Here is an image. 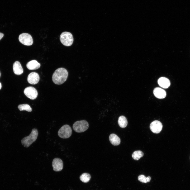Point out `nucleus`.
<instances>
[{
	"instance_id": "18",
	"label": "nucleus",
	"mask_w": 190,
	"mask_h": 190,
	"mask_svg": "<svg viewBox=\"0 0 190 190\" xmlns=\"http://www.w3.org/2000/svg\"><path fill=\"white\" fill-rule=\"evenodd\" d=\"M91 178V177L90 174L87 173L82 174L80 177V180L83 182L85 183L88 182Z\"/></svg>"
},
{
	"instance_id": "7",
	"label": "nucleus",
	"mask_w": 190,
	"mask_h": 190,
	"mask_svg": "<svg viewBox=\"0 0 190 190\" xmlns=\"http://www.w3.org/2000/svg\"><path fill=\"white\" fill-rule=\"evenodd\" d=\"M24 93L27 97L32 100L36 99L38 95V92L36 89L31 86L26 88L24 90Z\"/></svg>"
},
{
	"instance_id": "21",
	"label": "nucleus",
	"mask_w": 190,
	"mask_h": 190,
	"mask_svg": "<svg viewBox=\"0 0 190 190\" xmlns=\"http://www.w3.org/2000/svg\"><path fill=\"white\" fill-rule=\"evenodd\" d=\"M4 35L3 34L0 32V40L3 37Z\"/></svg>"
},
{
	"instance_id": "16",
	"label": "nucleus",
	"mask_w": 190,
	"mask_h": 190,
	"mask_svg": "<svg viewBox=\"0 0 190 190\" xmlns=\"http://www.w3.org/2000/svg\"><path fill=\"white\" fill-rule=\"evenodd\" d=\"M118 122L119 126L121 128L125 127L127 124V120L126 117L123 116H121L119 117Z\"/></svg>"
},
{
	"instance_id": "1",
	"label": "nucleus",
	"mask_w": 190,
	"mask_h": 190,
	"mask_svg": "<svg viewBox=\"0 0 190 190\" xmlns=\"http://www.w3.org/2000/svg\"><path fill=\"white\" fill-rule=\"evenodd\" d=\"M68 75L67 70L64 68H60L56 69L53 74L52 80L55 84L60 85L66 80Z\"/></svg>"
},
{
	"instance_id": "2",
	"label": "nucleus",
	"mask_w": 190,
	"mask_h": 190,
	"mask_svg": "<svg viewBox=\"0 0 190 190\" xmlns=\"http://www.w3.org/2000/svg\"><path fill=\"white\" fill-rule=\"evenodd\" d=\"M38 135L37 129L34 128L29 136L25 137L21 140L22 145L26 148L29 146L37 139Z\"/></svg>"
},
{
	"instance_id": "11",
	"label": "nucleus",
	"mask_w": 190,
	"mask_h": 190,
	"mask_svg": "<svg viewBox=\"0 0 190 190\" xmlns=\"http://www.w3.org/2000/svg\"><path fill=\"white\" fill-rule=\"evenodd\" d=\"M153 93L156 97L159 99L164 98L166 96L165 91L159 87L156 88L154 89Z\"/></svg>"
},
{
	"instance_id": "8",
	"label": "nucleus",
	"mask_w": 190,
	"mask_h": 190,
	"mask_svg": "<svg viewBox=\"0 0 190 190\" xmlns=\"http://www.w3.org/2000/svg\"><path fill=\"white\" fill-rule=\"evenodd\" d=\"M163 125L162 123L159 121L155 120L150 124V128L152 132L154 133H159L162 130Z\"/></svg>"
},
{
	"instance_id": "20",
	"label": "nucleus",
	"mask_w": 190,
	"mask_h": 190,
	"mask_svg": "<svg viewBox=\"0 0 190 190\" xmlns=\"http://www.w3.org/2000/svg\"><path fill=\"white\" fill-rule=\"evenodd\" d=\"M138 179V180L140 182L146 183L150 181L151 178L149 176L146 177L143 175H140L139 176Z\"/></svg>"
},
{
	"instance_id": "12",
	"label": "nucleus",
	"mask_w": 190,
	"mask_h": 190,
	"mask_svg": "<svg viewBox=\"0 0 190 190\" xmlns=\"http://www.w3.org/2000/svg\"><path fill=\"white\" fill-rule=\"evenodd\" d=\"M158 82L159 86L164 88H168L170 84L169 80L165 77L160 78L158 79Z\"/></svg>"
},
{
	"instance_id": "4",
	"label": "nucleus",
	"mask_w": 190,
	"mask_h": 190,
	"mask_svg": "<svg viewBox=\"0 0 190 190\" xmlns=\"http://www.w3.org/2000/svg\"><path fill=\"white\" fill-rule=\"evenodd\" d=\"M89 126L88 122L83 120L77 121L75 122L73 126V130L76 132L80 133L87 130Z\"/></svg>"
},
{
	"instance_id": "24",
	"label": "nucleus",
	"mask_w": 190,
	"mask_h": 190,
	"mask_svg": "<svg viewBox=\"0 0 190 190\" xmlns=\"http://www.w3.org/2000/svg\"></svg>"
},
{
	"instance_id": "23",
	"label": "nucleus",
	"mask_w": 190,
	"mask_h": 190,
	"mask_svg": "<svg viewBox=\"0 0 190 190\" xmlns=\"http://www.w3.org/2000/svg\"><path fill=\"white\" fill-rule=\"evenodd\" d=\"M0 76H1V73H0Z\"/></svg>"
},
{
	"instance_id": "5",
	"label": "nucleus",
	"mask_w": 190,
	"mask_h": 190,
	"mask_svg": "<svg viewBox=\"0 0 190 190\" xmlns=\"http://www.w3.org/2000/svg\"><path fill=\"white\" fill-rule=\"evenodd\" d=\"M72 134V130L71 127L68 125H65L59 129L58 132L59 136L63 139L69 138Z\"/></svg>"
},
{
	"instance_id": "13",
	"label": "nucleus",
	"mask_w": 190,
	"mask_h": 190,
	"mask_svg": "<svg viewBox=\"0 0 190 190\" xmlns=\"http://www.w3.org/2000/svg\"><path fill=\"white\" fill-rule=\"evenodd\" d=\"M13 70L14 73L17 75L22 74L23 72V69L19 62L16 61L13 65Z\"/></svg>"
},
{
	"instance_id": "15",
	"label": "nucleus",
	"mask_w": 190,
	"mask_h": 190,
	"mask_svg": "<svg viewBox=\"0 0 190 190\" xmlns=\"http://www.w3.org/2000/svg\"><path fill=\"white\" fill-rule=\"evenodd\" d=\"M109 139L110 142L114 146L118 145L120 144V139L115 134H111L109 136Z\"/></svg>"
},
{
	"instance_id": "6",
	"label": "nucleus",
	"mask_w": 190,
	"mask_h": 190,
	"mask_svg": "<svg viewBox=\"0 0 190 190\" xmlns=\"http://www.w3.org/2000/svg\"><path fill=\"white\" fill-rule=\"evenodd\" d=\"M20 42L26 46H30L33 43V40L31 36L26 33H22L19 35L18 38Z\"/></svg>"
},
{
	"instance_id": "14",
	"label": "nucleus",
	"mask_w": 190,
	"mask_h": 190,
	"mask_svg": "<svg viewBox=\"0 0 190 190\" xmlns=\"http://www.w3.org/2000/svg\"><path fill=\"white\" fill-rule=\"evenodd\" d=\"M40 66V64L35 60H32L26 64V67L29 70H36L39 69Z\"/></svg>"
},
{
	"instance_id": "19",
	"label": "nucleus",
	"mask_w": 190,
	"mask_h": 190,
	"mask_svg": "<svg viewBox=\"0 0 190 190\" xmlns=\"http://www.w3.org/2000/svg\"><path fill=\"white\" fill-rule=\"evenodd\" d=\"M18 107L20 111L25 110L28 112H31L32 111V109L30 106L27 104L19 105Z\"/></svg>"
},
{
	"instance_id": "10",
	"label": "nucleus",
	"mask_w": 190,
	"mask_h": 190,
	"mask_svg": "<svg viewBox=\"0 0 190 190\" xmlns=\"http://www.w3.org/2000/svg\"><path fill=\"white\" fill-rule=\"evenodd\" d=\"M40 77L38 74L35 72H32L28 75L27 80L29 83L32 84H35L39 81Z\"/></svg>"
},
{
	"instance_id": "3",
	"label": "nucleus",
	"mask_w": 190,
	"mask_h": 190,
	"mask_svg": "<svg viewBox=\"0 0 190 190\" xmlns=\"http://www.w3.org/2000/svg\"><path fill=\"white\" fill-rule=\"evenodd\" d=\"M60 39L63 44L67 46L71 45L74 40L72 34L68 32H63L60 36Z\"/></svg>"
},
{
	"instance_id": "17",
	"label": "nucleus",
	"mask_w": 190,
	"mask_h": 190,
	"mask_svg": "<svg viewBox=\"0 0 190 190\" xmlns=\"http://www.w3.org/2000/svg\"><path fill=\"white\" fill-rule=\"evenodd\" d=\"M144 155V153L141 151L137 150L135 151L132 155L133 159L135 160H139Z\"/></svg>"
},
{
	"instance_id": "9",
	"label": "nucleus",
	"mask_w": 190,
	"mask_h": 190,
	"mask_svg": "<svg viewBox=\"0 0 190 190\" xmlns=\"http://www.w3.org/2000/svg\"><path fill=\"white\" fill-rule=\"evenodd\" d=\"M52 165L53 170L56 172L61 171L63 168V162L61 159L58 158H55L53 159Z\"/></svg>"
},
{
	"instance_id": "22",
	"label": "nucleus",
	"mask_w": 190,
	"mask_h": 190,
	"mask_svg": "<svg viewBox=\"0 0 190 190\" xmlns=\"http://www.w3.org/2000/svg\"><path fill=\"white\" fill-rule=\"evenodd\" d=\"M2 87V85L1 83L0 82V89H1Z\"/></svg>"
}]
</instances>
